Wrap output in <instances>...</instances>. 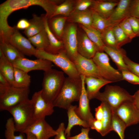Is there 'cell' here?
Here are the masks:
<instances>
[{
  "label": "cell",
  "mask_w": 139,
  "mask_h": 139,
  "mask_svg": "<svg viewBox=\"0 0 139 139\" xmlns=\"http://www.w3.org/2000/svg\"><path fill=\"white\" fill-rule=\"evenodd\" d=\"M93 0H78L76 1L73 11H83L91 7L92 5Z\"/></svg>",
  "instance_id": "ab89813d"
},
{
  "label": "cell",
  "mask_w": 139,
  "mask_h": 139,
  "mask_svg": "<svg viewBox=\"0 0 139 139\" xmlns=\"http://www.w3.org/2000/svg\"><path fill=\"white\" fill-rule=\"evenodd\" d=\"M129 11L130 16L139 18V0L131 1Z\"/></svg>",
  "instance_id": "7bdbcfd3"
},
{
  "label": "cell",
  "mask_w": 139,
  "mask_h": 139,
  "mask_svg": "<svg viewBox=\"0 0 139 139\" xmlns=\"http://www.w3.org/2000/svg\"><path fill=\"white\" fill-rule=\"evenodd\" d=\"M25 134L27 135V139H37L35 136L30 133L28 132Z\"/></svg>",
  "instance_id": "f5cc1de1"
},
{
  "label": "cell",
  "mask_w": 139,
  "mask_h": 139,
  "mask_svg": "<svg viewBox=\"0 0 139 139\" xmlns=\"http://www.w3.org/2000/svg\"><path fill=\"white\" fill-rule=\"evenodd\" d=\"M67 19V17L65 16H55L48 19V24L50 30L59 40L62 39L65 24Z\"/></svg>",
  "instance_id": "4316f807"
},
{
  "label": "cell",
  "mask_w": 139,
  "mask_h": 139,
  "mask_svg": "<svg viewBox=\"0 0 139 139\" xmlns=\"http://www.w3.org/2000/svg\"><path fill=\"white\" fill-rule=\"evenodd\" d=\"M34 56L38 58L46 59L53 63L68 77L75 79L81 78L74 63L68 56L64 50L57 54H52L44 50L36 49Z\"/></svg>",
  "instance_id": "5b68a950"
},
{
  "label": "cell",
  "mask_w": 139,
  "mask_h": 139,
  "mask_svg": "<svg viewBox=\"0 0 139 139\" xmlns=\"http://www.w3.org/2000/svg\"><path fill=\"white\" fill-rule=\"evenodd\" d=\"M29 88L0 86V110L7 111L29 99Z\"/></svg>",
  "instance_id": "8992f818"
},
{
  "label": "cell",
  "mask_w": 139,
  "mask_h": 139,
  "mask_svg": "<svg viewBox=\"0 0 139 139\" xmlns=\"http://www.w3.org/2000/svg\"></svg>",
  "instance_id": "9f6ffc18"
},
{
  "label": "cell",
  "mask_w": 139,
  "mask_h": 139,
  "mask_svg": "<svg viewBox=\"0 0 139 139\" xmlns=\"http://www.w3.org/2000/svg\"><path fill=\"white\" fill-rule=\"evenodd\" d=\"M30 25L29 21L25 19H22L19 20L15 27L18 30H25L29 27Z\"/></svg>",
  "instance_id": "c3c4849f"
},
{
  "label": "cell",
  "mask_w": 139,
  "mask_h": 139,
  "mask_svg": "<svg viewBox=\"0 0 139 139\" xmlns=\"http://www.w3.org/2000/svg\"><path fill=\"white\" fill-rule=\"evenodd\" d=\"M32 19L29 20L30 25L24 30V33L28 38L39 33L45 29V15L38 16L35 14L33 15Z\"/></svg>",
  "instance_id": "603a6c76"
},
{
  "label": "cell",
  "mask_w": 139,
  "mask_h": 139,
  "mask_svg": "<svg viewBox=\"0 0 139 139\" xmlns=\"http://www.w3.org/2000/svg\"><path fill=\"white\" fill-rule=\"evenodd\" d=\"M33 106L36 120L45 118L53 113L54 107L52 104L47 102L43 97L41 90L35 92L30 99Z\"/></svg>",
  "instance_id": "7c38bea8"
},
{
  "label": "cell",
  "mask_w": 139,
  "mask_h": 139,
  "mask_svg": "<svg viewBox=\"0 0 139 139\" xmlns=\"http://www.w3.org/2000/svg\"><path fill=\"white\" fill-rule=\"evenodd\" d=\"M69 21L79 23L84 27H91L92 20V11L90 8L83 11H73L67 17Z\"/></svg>",
  "instance_id": "7402d4cb"
},
{
  "label": "cell",
  "mask_w": 139,
  "mask_h": 139,
  "mask_svg": "<svg viewBox=\"0 0 139 139\" xmlns=\"http://www.w3.org/2000/svg\"><path fill=\"white\" fill-rule=\"evenodd\" d=\"M131 0H120L112 13L107 19L112 27L119 24L130 17L129 6Z\"/></svg>",
  "instance_id": "ac0fdd59"
},
{
  "label": "cell",
  "mask_w": 139,
  "mask_h": 139,
  "mask_svg": "<svg viewBox=\"0 0 139 139\" xmlns=\"http://www.w3.org/2000/svg\"><path fill=\"white\" fill-rule=\"evenodd\" d=\"M95 98L107 104L114 110L123 102L133 101V96L119 86L107 85L104 91L98 92Z\"/></svg>",
  "instance_id": "52a82bcc"
},
{
  "label": "cell",
  "mask_w": 139,
  "mask_h": 139,
  "mask_svg": "<svg viewBox=\"0 0 139 139\" xmlns=\"http://www.w3.org/2000/svg\"><path fill=\"white\" fill-rule=\"evenodd\" d=\"M95 119L101 120L102 119L103 115V109L102 104L95 108Z\"/></svg>",
  "instance_id": "681fc988"
},
{
  "label": "cell",
  "mask_w": 139,
  "mask_h": 139,
  "mask_svg": "<svg viewBox=\"0 0 139 139\" xmlns=\"http://www.w3.org/2000/svg\"><path fill=\"white\" fill-rule=\"evenodd\" d=\"M72 62L80 75L108 80L92 59L86 58L78 53Z\"/></svg>",
  "instance_id": "ba28073f"
},
{
  "label": "cell",
  "mask_w": 139,
  "mask_h": 139,
  "mask_svg": "<svg viewBox=\"0 0 139 139\" xmlns=\"http://www.w3.org/2000/svg\"><path fill=\"white\" fill-rule=\"evenodd\" d=\"M103 51L110 57L119 70L121 72L129 71L124 61V56L126 55L125 50L122 49L120 50H117L105 46L103 48Z\"/></svg>",
  "instance_id": "d4e9b609"
},
{
  "label": "cell",
  "mask_w": 139,
  "mask_h": 139,
  "mask_svg": "<svg viewBox=\"0 0 139 139\" xmlns=\"http://www.w3.org/2000/svg\"><path fill=\"white\" fill-rule=\"evenodd\" d=\"M85 76L80 75L82 83V89L79 100V106L75 109L77 115L82 119L86 122L90 128L92 123L95 119L91 111L89 105V99L88 97L85 87Z\"/></svg>",
  "instance_id": "4fadbf2b"
},
{
  "label": "cell",
  "mask_w": 139,
  "mask_h": 139,
  "mask_svg": "<svg viewBox=\"0 0 139 139\" xmlns=\"http://www.w3.org/2000/svg\"><path fill=\"white\" fill-rule=\"evenodd\" d=\"M63 72L52 68L44 72L41 90L42 96L48 103L53 104L64 83Z\"/></svg>",
  "instance_id": "3957f363"
},
{
  "label": "cell",
  "mask_w": 139,
  "mask_h": 139,
  "mask_svg": "<svg viewBox=\"0 0 139 139\" xmlns=\"http://www.w3.org/2000/svg\"><path fill=\"white\" fill-rule=\"evenodd\" d=\"M90 128H82L81 132L78 135L67 138L68 139H93L89 137V133Z\"/></svg>",
  "instance_id": "ee69618b"
},
{
  "label": "cell",
  "mask_w": 139,
  "mask_h": 139,
  "mask_svg": "<svg viewBox=\"0 0 139 139\" xmlns=\"http://www.w3.org/2000/svg\"><path fill=\"white\" fill-rule=\"evenodd\" d=\"M101 103L103 109V115L101 120L102 129L100 134L104 136L112 131L111 126L113 110L107 104L103 102H101Z\"/></svg>",
  "instance_id": "f1b7e54d"
},
{
  "label": "cell",
  "mask_w": 139,
  "mask_h": 139,
  "mask_svg": "<svg viewBox=\"0 0 139 139\" xmlns=\"http://www.w3.org/2000/svg\"><path fill=\"white\" fill-rule=\"evenodd\" d=\"M113 30L117 45L120 48L131 41L132 40L127 37L119 24L113 27Z\"/></svg>",
  "instance_id": "74e56055"
},
{
  "label": "cell",
  "mask_w": 139,
  "mask_h": 139,
  "mask_svg": "<svg viewBox=\"0 0 139 139\" xmlns=\"http://www.w3.org/2000/svg\"><path fill=\"white\" fill-rule=\"evenodd\" d=\"M137 37H139V34L137 36Z\"/></svg>",
  "instance_id": "11a10c76"
},
{
  "label": "cell",
  "mask_w": 139,
  "mask_h": 139,
  "mask_svg": "<svg viewBox=\"0 0 139 139\" xmlns=\"http://www.w3.org/2000/svg\"><path fill=\"white\" fill-rule=\"evenodd\" d=\"M77 32L76 26L71 23L65 28L62 38L64 50L72 61L78 53Z\"/></svg>",
  "instance_id": "8fae6325"
},
{
  "label": "cell",
  "mask_w": 139,
  "mask_h": 139,
  "mask_svg": "<svg viewBox=\"0 0 139 139\" xmlns=\"http://www.w3.org/2000/svg\"><path fill=\"white\" fill-rule=\"evenodd\" d=\"M77 107L76 105H72L67 110L68 122L65 131L66 138L70 136L71 130L75 126L79 125L83 128H90L87 123L80 118L76 114L75 109Z\"/></svg>",
  "instance_id": "44dd1931"
},
{
  "label": "cell",
  "mask_w": 139,
  "mask_h": 139,
  "mask_svg": "<svg viewBox=\"0 0 139 139\" xmlns=\"http://www.w3.org/2000/svg\"><path fill=\"white\" fill-rule=\"evenodd\" d=\"M0 49L6 58L12 64L16 60L25 57L23 54L9 43L0 42Z\"/></svg>",
  "instance_id": "f546056e"
},
{
  "label": "cell",
  "mask_w": 139,
  "mask_h": 139,
  "mask_svg": "<svg viewBox=\"0 0 139 139\" xmlns=\"http://www.w3.org/2000/svg\"><path fill=\"white\" fill-rule=\"evenodd\" d=\"M75 2L76 1L72 0H66L63 1L57 6L51 18L59 15L68 17L74 10Z\"/></svg>",
  "instance_id": "d6a6232c"
},
{
  "label": "cell",
  "mask_w": 139,
  "mask_h": 139,
  "mask_svg": "<svg viewBox=\"0 0 139 139\" xmlns=\"http://www.w3.org/2000/svg\"><path fill=\"white\" fill-rule=\"evenodd\" d=\"M77 50L80 55L88 59H92L99 51L97 47L84 31L77 34Z\"/></svg>",
  "instance_id": "e0dca14e"
},
{
  "label": "cell",
  "mask_w": 139,
  "mask_h": 139,
  "mask_svg": "<svg viewBox=\"0 0 139 139\" xmlns=\"http://www.w3.org/2000/svg\"><path fill=\"white\" fill-rule=\"evenodd\" d=\"M127 126L116 115L113 110L111 128L116 132L120 139L124 138V131Z\"/></svg>",
  "instance_id": "d590c367"
},
{
  "label": "cell",
  "mask_w": 139,
  "mask_h": 139,
  "mask_svg": "<svg viewBox=\"0 0 139 139\" xmlns=\"http://www.w3.org/2000/svg\"><path fill=\"white\" fill-rule=\"evenodd\" d=\"M7 111L13 116L16 132L24 134L36 121L33 108L29 99Z\"/></svg>",
  "instance_id": "277c9868"
},
{
  "label": "cell",
  "mask_w": 139,
  "mask_h": 139,
  "mask_svg": "<svg viewBox=\"0 0 139 139\" xmlns=\"http://www.w3.org/2000/svg\"><path fill=\"white\" fill-rule=\"evenodd\" d=\"M80 25L89 38L97 47L99 51L103 52L105 45L103 41L101 33L91 27H87Z\"/></svg>",
  "instance_id": "4dcf8cb0"
},
{
  "label": "cell",
  "mask_w": 139,
  "mask_h": 139,
  "mask_svg": "<svg viewBox=\"0 0 139 139\" xmlns=\"http://www.w3.org/2000/svg\"><path fill=\"white\" fill-rule=\"evenodd\" d=\"M133 32L136 37L139 33V18L133 16H130L127 18Z\"/></svg>",
  "instance_id": "f6af8a7d"
},
{
  "label": "cell",
  "mask_w": 139,
  "mask_h": 139,
  "mask_svg": "<svg viewBox=\"0 0 139 139\" xmlns=\"http://www.w3.org/2000/svg\"><path fill=\"white\" fill-rule=\"evenodd\" d=\"M65 129L63 123H61L59 124L58 128L56 130L57 134L56 136L57 139H68L66 137L65 134Z\"/></svg>",
  "instance_id": "bcb514c9"
},
{
  "label": "cell",
  "mask_w": 139,
  "mask_h": 139,
  "mask_svg": "<svg viewBox=\"0 0 139 139\" xmlns=\"http://www.w3.org/2000/svg\"><path fill=\"white\" fill-rule=\"evenodd\" d=\"M61 1L55 0H7L0 5V32L5 34L10 32L12 28L8 24L7 19L15 11L25 9L33 5L42 8L48 19L52 17L57 6Z\"/></svg>",
  "instance_id": "6da1fadb"
},
{
  "label": "cell",
  "mask_w": 139,
  "mask_h": 139,
  "mask_svg": "<svg viewBox=\"0 0 139 139\" xmlns=\"http://www.w3.org/2000/svg\"><path fill=\"white\" fill-rule=\"evenodd\" d=\"M54 139H57V138L56 136H55V137Z\"/></svg>",
  "instance_id": "db71d44e"
},
{
  "label": "cell",
  "mask_w": 139,
  "mask_h": 139,
  "mask_svg": "<svg viewBox=\"0 0 139 139\" xmlns=\"http://www.w3.org/2000/svg\"><path fill=\"white\" fill-rule=\"evenodd\" d=\"M124 59L125 63L128 66L129 71L139 77V64L131 60L126 55L124 56Z\"/></svg>",
  "instance_id": "b9f144b4"
},
{
  "label": "cell",
  "mask_w": 139,
  "mask_h": 139,
  "mask_svg": "<svg viewBox=\"0 0 139 139\" xmlns=\"http://www.w3.org/2000/svg\"><path fill=\"white\" fill-rule=\"evenodd\" d=\"M45 119L36 120L24 134L30 133L35 136L37 139H49L55 136L57 134L56 130L47 123Z\"/></svg>",
  "instance_id": "2e32d148"
},
{
  "label": "cell",
  "mask_w": 139,
  "mask_h": 139,
  "mask_svg": "<svg viewBox=\"0 0 139 139\" xmlns=\"http://www.w3.org/2000/svg\"><path fill=\"white\" fill-rule=\"evenodd\" d=\"M123 80L134 84H139V77L129 71L121 72Z\"/></svg>",
  "instance_id": "60d3db41"
},
{
  "label": "cell",
  "mask_w": 139,
  "mask_h": 139,
  "mask_svg": "<svg viewBox=\"0 0 139 139\" xmlns=\"http://www.w3.org/2000/svg\"><path fill=\"white\" fill-rule=\"evenodd\" d=\"M119 25L126 35L131 40H132V39L136 37L127 19L122 21Z\"/></svg>",
  "instance_id": "f35d334b"
},
{
  "label": "cell",
  "mask_w": 139,
  "mask_h": 139,
  "mask_svg": "<svg viewBox=\"0 0 139 139\" xmlns=\"http://www.w3.org/2000/svg\"><path fill=\"white\" fill-rule=\"evenodd\" d=\"M113 111L127 127L139 123V110L133 100L123 102Z\"/></svg>",
  "instance_id": "9c48e42d"
},
{
  "label": "cell",
  "mask_w": 139,
  "mask_h": 139,
  "mask_svg": "<svg viewBox=\"0 0 139 139\" xmlns=\"http://www.w3.org/2000/svg\"><path fill=\"white\" fill-rule=\"evenodd\" d=\"M92 11V20L91 26L92 27L101 34L107 28L112 26L107 19Z\"/></svg>",
  "instance_id": "e575fe53"
},
{
  "label": "cell",
  "mask_w": 139,
  "mask_h": 139,
  "mask_svg": "<svg viewBox=\"0 0 139 139\" xmlns=\"http://www.w3.org/2000/svg\"><path fill=\"white\" fill-rule=\"evenodd\" d=\"M11 86L6 79L0 74V86L9 87Z\"/></svg>",
  "instance_id": "f907efd6"
},
{
  "label": "cell",
  "mask_w": 139,
  "mask_h": 139,
  "mask_svg": "<svg viewBox=\"0 0 139 139\" xmlns=\"http://www.w3.org/2000/svg\"><path fill=\"white\" fill-rule=\"evenodd\" d=\"M45 29L47 35L49 45L44 50L49 53L57 54L61 51L64 50L62 41L58 39L52 32L48 24V19L46 17Z\"/></svg>",
  "instance_id": "cb8c5ba5"
},
{
  "label": "cell",
  "mask_w": 139,
  "mask_h": 139,
  "mask_svg": "<svg viewBox=\"0 0 139 139\" xmlns=\"http://www.w3.org/2000/svg\"><path fill=\"white\" fill-rule=\"evenodd\" d=\"M133 102L139 110V90L133 95Z\"/></svg>",
  "instance_id": "816d5d0a"
},
{
  "label": "cell",
  "mask_w": 139,
  "mask_h": 139,
  "mask_svg": "<svg viewBox=\"0 0 139 139\" xmlns=\"http://www.w3.org/2000/svg\"><path fill=\"white\" fill-rule=\"evenodd\" d=\"M52 63L48 60L40 58L32 60L24 57L19 58L12 63L14 67L28 73L35 70L44 72L52 68Z\"/></svg>",
  "instance_id": "5bb4252c"
},
{
  "label": "cell",
  "mask_w": 139,
  "mask_h": 139,
  "mask_svg": "<svg viewBox=\"0 0 139 139\" xmlns=\"http://www.w3.org/2000/svg\"><path fill=\"white\" fill-rule=\"evenodd\" d=\"M28 39L37 49L45 50L49 45L45 29L37 34Z\"/></svg>",
  "instance_id": "1f68e13d"
},
{
  "label": "cell",
  "mask_w": 139,
  "mask_h": 139,
  "mask_svg": "<svg viewBox=\"0 0 139 139\" xmlns=\"http://www.w3.org/2000/svg\"><path fill=\"white\" fill-rule=\"evenodd\" d=\"M107 79L113 82L123 80L121 73L110 65L108 55L103 52H97L92 59Z\"/></svg>",
  "instance_id": "30bf717a"
},
{
  "label": "cell",
  "mask_w": 139,
  "mask_h": 139,
  "mask_svg": "<svg viewBox=\"0 0 139 139\" xmlns=\"http://www.w3.org/2000/svg\"><path fill=\"white\" fill-rule=\"evenodd\" d=\"M30 83L31 77L28 73L14 67V80L12 86L20 88H29Z\"/></svg>",
  "instance_id": "83f0119b"
},
{
  "label": "cell",
  "mask_w": 139,
  "mask_h": 139,
  "mask_svg": "<svg viewBox=\"0 0 139 139\" xmlns=\"http://www.w3.org/2000/svg\"><path fill=\"white\" fill-rule=\"evenodd\" d=\"M14 67L13 64L5 57L0 49V74L12 86L14 80Z\"/></svg>",
  "instance_id": "484cf974"
},
{
  "label": "cell",
  "mask_w": 139,
  "mask_h": 139,
  "mask_svg": "<svg viewBox=\"0 0 139 139\" xmlns=\"http://www.w3.org/2000/svg\"><path fill=\"white\" fill-rule=\"evenodd\" d=\"M8 42L20 52L27 56H35L36 49L34 48L29 39L23 36L14 27Z\"/></svg>",
  "instance_id": "9a60e30c"
},
{
  "label": "cell",
  "mask_w": 139,
  "mask_h": 139,
  "mask_svg": "<svg viewBox=\"0 0 139 139\" xmlns=\"http://www.w3.org/2000/svg\"><path fill=\"white\" fill-rule=\"evenodd\" d=\"M113 27H108L101 33L102 40L105 46L120 50L122 49L120 48L117 45L113 31Z\"/></svg>",
  "instance_id": "836d02e7"
},
{
  "label": "cell",
  "mask_w": 139,
  "mask_h": 139,
  "mask_svg": "<svg viewBox=\"0 0 139 139\" xmlns=\"http://www.w3.org/2000/svg\"><path fill=\"white\" fill-rule=\"evenodd\" d=\"M102 127L103 126L101 121L97 120L95 118L90 126V128L95 130L100 134L102 130Z\"/></svg>",
  "instance_id": "7dc6e473"
},
{
  "label": "cell",
  "mask_w": 139,
  "mask_h": 139,
  "mask_svg": "<svg viewBox=\"0 0 139 139\" xmlns=\"http://www.w3.org/2000/svg\"><path fill=\"white\" fill-rule=\"evenodd\" d=\"M82 89L81 78L66 77L59 93L53 103V106L67 110L73 102L79 101Z\"/></svg>",
  "instance_id": "7a4b0ae2"
},
{
  "label": "cell",
  "mask_w": 139,
  "mask_h": 139,
  "mask_svg": "<svg viewBox=\"0 0 139 139\" xmlns=\"http://www.w3.org/2000/svg\"><path fill=\"white\" fill-rule=\"evenodd\" d=\"M118 1L106 0H93L90 8L103 17L107 19L117 5Z\"/></svg>",
  "instance_id": "d6986e66"
},
{
  "label": "cell",
  "mask_w": 139,
  "mask_h": 139,
  "mask_svg": "<svg viewBox=\"0 0 139 139\" xmlns=\"http://www.w3.org/2000/svg\"><path fill=\"white\" fill-rule=\"evenodd\" d=\"M85 82L86 86V90L88 96L90 100L95 98L96 95L102 87L113 82L104 79L85 77Z\"/></svg>",
  "instance_id": "ffe728a7"
},
{
  "label": "cell",
  "mask_w": 139,
  "mask_h": 139,
  "mask_svg": "<svg viewBox=\"0 0 139 139\" xmlns=\"http://www.w3.org/2000/svg\"><path fill=\"white\" fill-rule=\"evenodd\" d=\"M5 129L4 136L5 139H24V134L21 133L18 135H15V132L14 121L12 117L7 120L5 125Z\"/></svg>",
  "instance_id": "8d00e7d4"
}]
</instances>
